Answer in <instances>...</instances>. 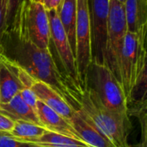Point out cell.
Segmentation results:
<instances>
[{
    "instance_id": "1",
    "label": "cell",
    "mask_w": 147,
    "mask_h": 147,
    "mask_svg": "<svg viewBox=\"0 0 147 147\" xmlns=\"http://www.w3.org/2000/svg\"><path fill=\"white\" fill-rule=\"evenodd\" d=\"M2 53L31 77L52 87L75 111L81 109L83 90L59 68L50 49L40 48L8 32Z\"/></svg>"
},
{
    "instance_id": "2",
    "label": "cell",
    "mask_w": 147,
    "mask_h": 147,
    "mask_svg": "<svg viewBox=\"0 0 147 147\" xmlns=\"http://www.w3.org/2000/svg\"><path fill=\"white\" fill-rule=\"evenodd\" d=\"M146 29L134 34L127 32L120 53L115 78L121 84L127 102H134V95L146 84Z\"/></svg>"
},
{
    "instance_id": "3",
    "label": "cell",
    "mask_w": 147,
    "mask_h": 147,
    "mask_svg": "<svg viewBox=\"0 0 147 147\" xmlns=\"http://www.w3.org/2000/svg\"><path fill=\"white\" fill-rule=\"evenodd\" d=\"M8 32L40 48L50 49V29L47 9L36 0H25L22 3Z\"/></svg>"
},
{
    "instance_id": "4",
    "label": "cell",
    "mask_w": 147,
    "mask_h": 147,
    "mask_svg": "<svg viewBox=\"0 0 147 147\" xmlns=\"http://www.w3.org/2000/svg\"><path fill=\"white\" fill-rule=\"evenodd\" d=\"M81 109L115 146L129 147L127 139L131 123L108 109L88 86L83 90Z\"/></svg>"
},
{
    "instance_id": "5",
    "label": "cell",
    "mask_w": 147,
    "mask_h": 147,
    "mask_svg": "<svg viewBox=\"0 0 147 147\" xmlns=\"http://www.w3.org/2000/svg\"><path fill=\"white\" fill-rule=\"evenodd\" d=\"M85 86L96 92L108 109L130 122L129 104L123 89L104 63L91 60L86 74Z\"/></svg>"
},
{
    "instance_id": "6",
    "label": "cell",
    "mask_w": 147,
    "mask_h": 147,
    "mask_svg": "<svg viewBox=\"0 0 147 147\" xmlns=\"http://www.w3.org/2000/svg\"><path fill=\"white\" fill-rule=\"evenodd\" d=\"M75 59L81 87H85L86 74L92 60L88 0H77Z\"/></svg>"
},
{
    "instance_id": "7",
    "label": "cell",
    "mask_w": 147,
    "mask_h": 147,
    "mask_svg": "<svg viewBox=\"0 0 147 147\" xmlns=\"http://www.w3.org/2000/svg\"><path fill=\"white\" fill-rule=\"evenodd\" d=\"M127 32V28L123 3L115 0H110L103 63L110 69L114 76H115L117 71L118 59Z\"/></svg>"
},
{
    "instance_id": "8",
    "label": "cell",
    "mask_w": 147,
    "mask_h": 147,
    "mask_svg": "<svg viewBox=\"0 0 147 147\" xmlns=\"http://www.w3.org/2000/svg\"><path fill=\"white\" fill-rule=\"evenodd\" d=\"M110 0H88L92 59L104 61Z\"/></svg>"
},
{
    "instance_id": "9",
    "label": "cell",
    "mask_w": 147,
    "mask_h": 147,
    "mask_svg": "<svg viewBox=\"0 0 147 147\" xmlns=\"http://www.w3.org/2000/svg\"><path fill=\"white\" fill-rule=\"evenodd\" d=\"M47 13L49 22L50 40L53 43L64 71L77 85L83 90L78 78L76 59L67 35L59 22L57 10L56 9H47Z\"/></svg>"
},
{
    "instance_id": "10",
    "label": "cell",
    "mask_w": 147,
    "mask_h": 147,
    "mask_svg": "<svg viewBox=\"0 0 147 147\" xmlns=\"http://www.w3.org/2000/svg\"><path fill=\"white\" fill-rule=\"evenodd\" d=\"M23 89L17 65L0 53V103L8 102Z\"/></svg>"
},
{
    "instance_id": "11",
    "label": "cell",
    "mask_w": 147,
    "mask_h": 147,
    "mask_svg": "<svg viewBox=\"0 0 147 147\" xmlns=\"http://www.w3.org/2000/svg\"><path fill=\"white\" fill-rule=\"evenodd\" d=\"M71 123L80 139L91 147H115L98 130L87 115L80 109L75 111Z\"/></svg>"
},
{
    "instance_id": "12",
    "label": "cell",
    "mask_w": 147,
    "mask_h": 147,
    "mask_svg": "<svg viewBox=\"0 0 147 147\" xmlns=\"http://www.w3.org/2000/svg\"><path fill=\"white\" fill-rule=\"evenodd\" d=\"M30 89L34 92L38 100L42 102L57 114L71 121L75 110L52 87L44 82L34 78Z\"/></svg>"
},
{
    "instance_id": "13",
    "label": "cell",
    "mask_w": 147,
    "mask_h": 147,
    "mask_svg": "<svg viewBox=\"0 0 147 147\" xmlns=\"http://www.w3.org/2000/svg\"><path fill=\"white\" fill-rule=\"evenodd\" d=\"M36 115L41 125L49 132L82 140L72 127L71 121L54 112L40 100L37 101Z\"/></svg>"
},
{
    "instance_id": "14",
    "label": "cell",
    "mask_w": 147,
    "mask_h": 147,
    "mask_svg": "<svg viewBox=\"0 0 147 147\" xmlns=\"http://www.w3.org/2000/svg\"><path fill=\"white\" fill-rule=\"evenodd\" d=\"M123 7L127 32L138 34L147 29V0H125Z\"/></svg>"
},
{
    "instance_id": "15",
    "label": "cell",
    "mask_w": 147,
    "mask_h": 147,
    "mask_svg": "<svg viewBox=\"0 0 147 147\" xmlns=\"http://www.w3.org/2000/svg\"><path fill=\"white\" fill-rule=\"evenodd\" d=\"M0 113L13 121H24L42 126L37 115L25 103L19 94L12 97L8 102L0 103Z\"/></svg>"
},
{
    "instance_id": "16",
    "label": "cell",
    "mask_w": 147,
    "mask_h": 147,
    "mask_svg": "<svg viewBox=\"0 0 147 147\" xmlns=\"http://www.w3.org/2000/svg\"><path fill=\"white\" fill-rule=\"evenodd\" d=\"M59 22L67 35L72 53L75 57L76 52V20H77V0H63L56 9Z\"/></svg>"
},
{
    "instance_id": "17",
    "label": "cell",
    "mask_w": 147,
    "mask_h": 147,
    "mask_svg": "<svg viewBox=\"0 0 147 147\" xmlns=\"http://www.w3.org/2000/svg\"><path fill=\"white\" fill-rule=\"evenodd\" d=\"M47 132L49 131L42 126L24 121H15L14 127L8 136L18 140L31 142Z\"/></svg>"
},
{
    "instance_id": "18",
    "label": "cell",
    "mask_w": 147,
    "mask_h": 147,
    "mask_svg": "<svg viewBox=\"0 0 147 147\" xmlns=\"http://www.w3.org/2000/svg\"><path fill=\"white\" fill-rule=\"evenodd\" d=\"M29 143L42 147H91L83 140L72 139L53 132H47Z\"/></svg>"
},
{
    "instance_id": "19",
    "label": "cell",
    "mask_w": 147,
    "mask_h": 147,
    "mask_svg": "<svg viewBox=\"0 0 147 147\" xmlns=\"http://www.w3.org/2000/svg\"><path fill=\"white\" fill-rule=\"evenodd\" d=\"M24 1L25 0H6V16H5L6 33L14 21L18 8Z\"/></svg>"
},
{
    "instance_id": "20",
    "label": "cell",
    "mask_w": 147,
    "mask_h": 147,
    "mask_svg": "<svg viewBox=\"0 0 147 147\" xmlns=\"http://www.w3.org/2000/svg\"><path fill=\"white\" fill-rule=\"evenodd\" d=\"M0 147H42L33 143L16 140L8 135L0 134Z\"/></svg>"
},
{
    "instance_id": "21",
    "label": "cell",
    "mask_w": 147,
    "mask_h": 147,
    "mask_svg": "<svg viewBox=\"0 0 147 147\" xmlns=\"http://www.w3.org/2000/svg\"><path fill=\"white\" fill-rule=\"evenodd\" d=\"M19 95L21 96L22 99L25 102V103L28 106H29L33 109V111L36 114L38 98L36 95L34 94V92L30 88H24L23 90L20 91Z\"/></svg>"
},
{
    "instance_id": "22",
    "label": "cell",
    "mask_w": 147,
    "mask_h": 147,
    "mask_svg": "<svg viewBox=\"0 0 147 147\" xmlns=\"http://www.w3.org/2000/svg\"><path fill=\"white\" fill-rule=\"evenodd\" d=\"M6 16V0H0V50L2 51V44L6 34L5 26Z\"/></svg>"
},
{
    "instance_id": "23",
    "label": "cell",
    "mask_w": 147,
    "mask_h": 147,
    "mask_svg": "<svg viewBox=\"0 0 147 147\" xmlns=\"http://www.w3.org/2000/svg\"><path fill=\"white\" fill-rule=\"evenodd\" d=\"M15 124V121L0 113V134L8 135Z\"/></svg>"
},
{
    "instance_id": "24",
    "label": "cell",
    "mask_w": 147,
    "mask_h": 147,
    "mask_svg": "<svg viewBox=\"0 0 147 147\" xmlns=\"http://www.w3.org/2000/svg\"><path fill=\"white\" fill-rule=\"evenodd\" d=\"M63 0H50L47 7L45 8L47 10V9H58L60 3H62Z\"/></svg>"
},
{
    "instance_id": "25",
    "label": "cell",
    "mask_w": 147,
    "mask_h": 147,
    "mask_svg": "<svg viewBox=\"0 0 147 147\" xmlns=\"http://www.w3.org/2000/svg\"><path fill=\"white\" fill-rule=\"evenodd\" d=\"M36 1H38V2H40V3H42V4L44 5V7L46 8L47 5L48 4V3H49L50 0H36Z\"/></svg>"
},
{
    "instance_id": "26",
    "label": "cell",
    "mask_w": 147,
    "mask_h": 147,
    "mask_svg": "<svg viewBox=\"0 0 147 147\" xmlns=\"http://www.w3.org/2000/svg\"><path fill=\"white\" fill-rule=\"evenodd\" d=\"M115 1L120 2V3H124V2H125V0H115Z\"/></svg>"
},
{
    "instance_id": "27",
    "label": "cell",
    "mask_w": 147,
    "mask_h": 147,
    "mask_svg": "<svg viewBox=\"0 0 147 147\" xmlns=\"http://www.w3.org/2000/svg\"><path fill=\"white\" fill-rule=\"evenodd\" d=\"M0 53H2V51H1V50H0Z\"/></svg>"
}]
</instances>
